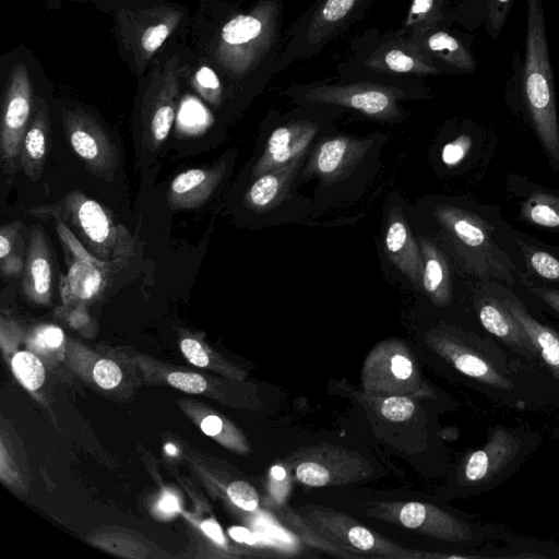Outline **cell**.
<instances>
[{
	"label": "cell",
	"mask_w": 559,
	"mask_h": 559,
	"mask_svg": "<svg viewBox=\"0 0 559 559\" xmlns=\"http://www.w3.org/2000/svg\"><path fill=\"white\" fill-rule=\"evenodd\" d=\"M211 2L194 53L213 66L234 96L258 93L276 74L285 44L284 0Z\"/></svg>",
	"instance_id": "1"
},
{
	"label": "cell",
	"mask_w": 559,
	"mask_h": 559,
	"mask_svg": "<svg viewBox=\"0 0 559 559\" xmlns=\"http://www.w3.org/2000/svg\"><path fill=\"white\" fill-rule=\"evenodd\" d=\"M430 349L486 399L526 411L550 404L536 373L485 332L440 324L425 336Z\"/></svg>",
	"instance_id": "2"
},
{
	"label": "cell",
	"mask_w": 559,
	"mask_h": 559,
	"mask_svg": "<svg viewBox=\"0 0 559 559\" xmlns=\"http://www.w3.org/2000/svg\"><path fill=\"white\" fill-rule=\"evenodd\" d=\"M433 216L462 273L475 281H498L515 287L527 280L523 254L496 205L441 203Z\"/></svg>",
	"instance_id": "3"
},
{
	"label": "cell",
	"mask_w": 559,
	"mask_h": 559,
	"mask_svg": "<svg viewBox=\"0 0 559 559\" xmlns=\"http://www.w3.org/2000/svg\"><path fill=\"white\" fill-rule=\"evenodd\" d=\"M524 53L514 51L508 100L522 112L549 167L559 171V117L543 0H525Z\"/></svg>",
	"instance_id": "4"
},
{
	"label": "cell",
	"mask_w": 559,
	"mask_h": 559,
	"mask_svg": "<svg viewBox=\"0 0 559 559\" xmlns=\"http://www.w3.org/2000/svg\"><path fill=\"white\" fill-rule=\"evenodd\" d=\"M282 95L298 105L345 108L372 119L394 121L404 116L401 100L426 97L428 91L420 78L356 79L294 85Z\"/></svg>",
	"instance_id": "5"
},
{
	"label": "cell",
	"mask_w": 559,
	"mask_h": 559,
	"mask_svg": "<svg viewBox=\"0 0 559 559\" xmlns=\"http://www.w3.org/2000/svg\"><path fill=\"white\" fill-rule=\"evenodd\" d=\"M112 9L119 52L139 80L189 20L183 7L166 0H123Z\"/></svg>",
	"instance_id": "6"
},
{
	"label": "cell",
	"mask_w": 559,
	"mask_h": 559,
	"mask_svg": "<svg viewBox=\"0 0 559 559\" xmlns=\"http://www.w3.org/2000/svg\"><path fill=\"white\" fill-rule=\"evenodd\" d=\"M338 81L441 75L447 72L424 57L400 28L370 27L355 36L347 57L337 66Z\"/></svg>",
	"instance_id": "7"
},
{
	"label": "cell",
	"mask_w": 559,
	"mask_h": 559,
	"mask_svg": "<svg viewBox=\"0 0 559 559\" xmlns=\"http://www.w3.org/2000/svg\"><path fill=\"white\" fill-rule=\"evenodd\" d=\"M542 441L540 433L524 426L489 427L485 444L471 451L457 467L456 489L461 495L491 491L514 475Z\"/></svg>",
	"instance_id": "8"
},
{
	"label": "cell",
	"mask_w": 559,
	"mask_h": 559,
	"mask_svg": "<svg viewBox=\"0 0 559 559\" xmlns=\"http://www.w3.org/2000/svg\"><path fill=\"white\" fill-rule=\"evenodd\" d=\"M27 213L64 222L91 253L118 267L134 254V239L127 227L107 207L79 190Z\"/></svg>",
	"instance_id": "9"
},
{
	"label": "cell",
	"mask_w": 559,
	"mask_h": 559,
	"mask_svg": "<svg viewBox=\"0 0 559 559\" xmlns=\"http://www.w3.org/2000/svg\"><path fill=\"white\" fill-rule=\"evenodd\" d=\"M43 73L27 49L19 47L2 57L0 153L7 174L21 168V145L39 95L36 93L37 79Z\"/></svg>",
	"instance_id": "10"
},
{
	"label": "cell",
	"mask_w": 559,
	"mask_h": 559,
	"mask_svg": "<svg viewBox=\"0 0 559 559\" xmlns=\"http://www.w3.org/2000/svg\"><path fill=\"white\" fill-rule=\"evenodd\" d=\"M374 1L313 0L287 31L276 73L319 55L333 39L361 20Z\"/></svg>",
	"instance_id": "11"
},
{
	"label": "cell",
	"mask_w": 559,
	"mask_h": 559,
	"mask_svg": "<svg viewBox=\"0 0 559 559\" xmlns=\"http://www.w3.org/2000/svg\"><path fill=\"white\" fill-rule=\"evenodd\" d=\"M369 516L400 524L419 534L451 544L480 546L506 536L499 528L465 521L444 509L417 501H382L366 511Z\"/></svg>",
	"instance_id": "12"
},
{
	"label": "cell",
	"mask_w": 559,
	"mask_h": 559,
	"mask_svg": "<svg viewBox=\"0 0 559 559\" xmlns=\"http://www.w3.org/2000/svg\"><path fill=\"white\" fill-rule=\"evenodd\" d=\"M183 50L177 43L163 51L141 79L140 122L143 138L152 150L169 135L180 88Z\"/></svg>",
	"instance_id": "13"
},
{
	"label": "cell",
	"mask_w": 559,
	"mask_h": 559,
	"mask_svg": "<svg viewBox=\"0 0 559 559\" xmlns=\"http://www.w3.org/2000/svg\"><path fill=\"white\" fill-rule=\"evenodd\" d=\"M297 512L316 534L350 556L392 559L431 556L404 548L367 528L348 514L329 507L308 504Z\"/></svg>",
	"instance_id": "14"
},
{
	"label": "cell",
	"mask_w": 559,
	"mask_h": 559,
	"mask_svg": "<svg viewBox=\"0 0 559 559\" xmlns=\"http://www.w3.org/2000/svg\"><path fill=\"white\" fill-rule=\"evenodd\" d=\"M471 302L479 328L514 358L532 369L540 381L539 358L535 347L520 323L503 306L489 281H475Z\"/></svg>",
	"instance_id": "15"
},
{
	"label": "cell",
	"mask_w": 559,
	"mask_h": 559,
	"mask_svg": "<svg viewBox=\"0 0 559 559\" xmlns=\"http://www.w3.org/2000/svg\"><path fill=\"white\" fill-rule=\"evenodd\" d=\"M292 457L297 479L310 487L359 481L374 472L361 454L338 445L306 448Z\"/></svg>",
	"instance_id": "16"
},
{
	"label": "cell",
	"mask_w": 559,
	"mask_h": 559,
	"mask_svg": "<svg viewBox=\"0 0 559 559\" xmlns=\"http://www.w3.org/2000/svg\"><path fill=\"white\" fill-rule=\"evenodd\" d=\"M507 310L525 331L539 358V378L550 403L559 405V331L538 320L514 288L489 281Z\"/></svg>",
	"instance_id": "17"
},
{
	"label": "cell",
	"mask_w": 559,
	"mask_h": 559,
	"mask_svg": "<svg viewBox=\"0 0 559 559\" xmlns=\"http://www.w3.org/2000/svg\"><path fill=\"white\" fill-rule=\"evenodd\" d=\"M61 121L72 150L87 170L103 180L114 181L118 151L96 118L82 107H66Z\"/></svg>",
	"instance_id": "18"
},
{
	"label": "cell",
	"mask_w": 559,
	"mask_h": 559,
	"mask_svg": "<svg viewBox=\"0 0 559 559\" xmlns=\"http://www.w3.org/2000/svg\"><path fill=\"white\" fill-rule=\"evenodd\" d=\"M362 384L372 393L406 396L425 393L408 349L399 341H385L370 353L362 370Z\"/></svg>",
	"instance_id": "19"
},
{
	"label": "cell",
	"mask_w": 559,
	"mask_h": 559,
	"mask_svg": "<svg viewBox=\"0 0 559 559\" xmlns=\"http://www.w3.org/2000/svg\"><path fill=\"white\" fill-rule=\"evenodd\" d=\"M418 51L447 74H468L476 70L474 36L451 27H437L408 37Z\"/></svg>",
	"instance_id": "20"
},
{
	"label": "cell",
	"mask_w": 559,
	"mask_h": 559,
	"mask_svg": "<svg viewBox=\"0 0 559 559\" xmlns=\"http://www.w3.org/2000/svg\"><path fill=\"white\" fill-rule=\"evenodd\" d=\"M318 131L319 123L304 117L276 127L252 169V176L257 178L301 157Z\"/></svg>",
	"instance_id": "21"
},
{
	"label": "cell",
	"mask_w": 559,
	"mask_h": 559,
	"mask_svg": "<svg viewBox=\"0 0 559 559\" xmlns=\"http://www.w3.org/2000/svg\"><path fill=\"white\" fill-rule=\"evenodd\" d=\"M66 253L67 272L60 276V295L67 306L95 298L105 287L108 274L118 269L99 260L86 248L79 253Z\"/></svg>",
	"instance_id": "22"
},
{
	"label": "cell",
	"mask_w": 559,
	"mask_h": 559,
	"mask_svg": "<svg viewBox=\"0 0 559 559\" xmlns=\"http://www.w3.org/2000/svg\"><path fill=\"white\" fill-rule=\"evenodd\" d=\"M513 177L508 180V187L519 198L516 219L559 235V192L518 175Z\"/></svg>",
	"instance_id": "23"
},
{
	"label": "cell",
	"mask_w": 559,
	"mask_h": 559,
	"mask_svg": "<svg viewBox=\"0 0 559 559\" xmlns=\"http://www.w3.org/2000/svg\"><path fill=\"white\" fill-rule=\"evenodd\" d=\"M22 287L35 302L48 304L52 290V259L48 239L38 225L31 228L25 252Z\"/></svg>",
	"instance_id": "24"
},
{
	"label": "cell",
	"mask_w": 559,
	"mask_h": 559,
	"mask_svg": "<svg viewBox=\"0 0 559 559\" xmlns=\"http://www.w3.org/2000/svg\"><path fill=\"white\" fill-rule=\"evenodd\" d=\"M224 169V163H222L212 168H192L177 175L168 191L169 206L173 210L201 206L221 182Z\"/></svg>",
	"instance_id": "25"
},
{
	"label": "cell",
	"mask_w": 559,
	"mask_h": 559,
	"mask_svg": "<svg viewBox=\"0 0 559 559\" xmlns=\"http://www.w3.org/2000/svg\"><path fill=\"white\" fill-rule=\"evenodd\" d=\"M423 257L421 287L429 299L440 308L454 301L453 275L444 251L427 238H419Z\"/></svg>",
	"instance_id": "26"
},
{
	"label": "cell",
	"mask_w": 559,
	"mask_h": 559,
	"mask_svg": "<svg viewBox=\"0 0 559 559\" xmlns=\"http://www.w3.org/2000/svg\"><path fill=\"white\" fill-rule=\"evenodd\" d=\"M385 252L391 262L415 286L421 285L423 257L404 217L393 214L389 221L384 236Z\"/></svg>",
	"instance_id": "27"
},
{
	"label": "cell",
	"mask_w": 559,
	"mask_h": 559,
	"mask_svg": "<svg viewBox=\"0 0 559 559\" xmlns=\"http://www.w3.org/2000/svg\"><path fill=\"white\" fill-rule=\"evenodd\" d=\"M49 107L44 95H38L36 105L24 133L20 167L32 181L40 178L47 156L49 139Z\"/></svg>",
	"instance_id": "28"
},
{
	"label": "cell",
	"mask_w": 559,
	"mask_h": 559,
	"mask_svg": "<svg viewBox=\"0 0 559 559\" xmlns=\"http://www.w3.org/2000/svg\"><path fill=\"white\" fill-rule=\"evenodd\" d=\"M513 0H453L452 20L469 31L480 25L491 39L500 36Z\"/></svg>",
	"instance_id": "29"
},
{
	"label": "cell",
	"mask_w": 559,
	"mask_h": 559,
	"mask_svg": "<svg viewBox=\"0 0 559 559\" xmlns=\"http://www.w3.org/2000/svg\"><path fill=\"white\" fill-rule=\"evenodd\" d=\"M368 145L347 136L329 138L314 152L311 171L325 180L336 179L359 160Z\"/></svg>",
	"instance_id": "30"
},
{
	"label": "cell",
	"mask_w": 559,
	"mask_h": 559,
	"mask_svg": "<svg viewBox=\"0 0 559 559\" xmlns=\"http://www.w3.org/2000/svg\"><path fill=\"white\" fill-rule=\"evenodd\" d=\"M302 160L298 159L257 177L245 195V203L255 211H265L277 205L285 197Z\"/></svg>",
	"instance_id": "31"
},
{
	"label": "cell",
	"mask_w": 559,
	"mask_h": 559,
	"mask_svg": "<svg viewBox=\"0 0 559 559\" xmlns=\"http://www.w3.org/2000/svg\"><path fill=\"white\" fill-rule=\"evenodd\" d=\"M514 236L524 258L527 280L559 286V248L515 228Z\"/></svg>",
	"instance_id": "32"
},
{
	"label": "cell",
	"mask_w": 559,
	"mask_h": 559,
	"mask_svg": "<svg viewBox=\"0 0 559 559\" xmlns=\"http://www.w3.org/2000/svg\"><path fill=\"white\" fill-rule=\"evenodd\" d=\"M194 59H186L181 64V76L188 79L193 90L209 104L222 106L226 96H234L221 74L213 66L193 52Z\"/></svg>",
	"instance_id": "33"
},
{
	"label": "cell",
	"mask_w": 559,
	"mask_h": 559,
	"mask_svg": "<svg viewBox=\"0 0 559 559\" xmlns=\"http://www.w3.org/2000/svg\"><path fill=\"white\" fill-rule=\"evenodd\" d=\"M453 0H411L408 11L399 27L407 37L437 27H451Z\"/></svg>",
	"instance_id": "34"
},
{
	"label": "cell",
	"mask_w": 559,
	"mask_h": 559,
	"mask_svg": "<svg viewBox=\"0 0 559 559\" xmlns=\"http://www.w3.org/2000/svg\"><path fill=\"white\" fill-rule=\"evenodd\" d=\"M21 219L0 228V269L5 276H19L24 270Z\"/></svg>",
	"instance_id": "35"
},
{
	"label": "cell",
	"mask_w": 559,
	"mask_h": 559,
	"mask_svg": "<svg viewBox=\"0 0 559 559\" xmlns=\"http://www.w3.org/2000/svg\"><path fill=\"white\" fill-rule=\"evenodd\" d=\"M489 136V132L476 127L474 132L467 130L447 142L441 150V162L448 168H456L467 160L474 151L480 148V140Z\"/></svg>",
	"instance_id": "36"
},
{
	"label": "cell",
	"mask_w": 559,
	"mask_h": 559,
	"mask_svg": "<svg viewBox=\"0 0 559 559\" xmlns=\"http://www.w3.org/2000/svg\"><path fill=\"white\" fill-rule=\"evenodd\" d=\"M12 370L16 379L28 390L38 389L45 380V368L29 352H19L12 359Z\"/></svg>",
	"instance_id": "37"
},
{
	"label": "cell",
	"mask_w": 559,
	"mask_h": 559,
	"mask_svg": "<svg viewBox=\"0 0 559 559\" xmlns=\"http://www.w3.org/2000/svg\"><path fill=\"white\" fill-rule=\"evenodd\" d=\"M280 514L282 519L288 523V525L295 530V532L306 542L311 544L314 547H318L322 550L329 551L337 557H346L350 558L349 554L338 549L337 547L333 546L322 537H320L318 534H316L302 520L300 514L295 511L290 510L287 507H284L280 510Z\"/></svg>",
	"instance_id": "38"
},
{
	"label": "cell",
	"mask_w": 559,
	"mask_h": 559,
	"mask_svg": "<svg viewBox=\"0 0 559 559\" xmlns=\"http://www.w3.org/2000/svg\"><path fill=\"white\" fill-rule=\"evenodd\" d=\"M380 412L391 421H405L415 412L414 402L406 395H391L382 400Z\"/></svg>",
	"instance_id": "39"
},
{
	"label": "cell",
	"mask_w": 559,
	"mask_h": 559,
	"mask_svg": "<svg viewBox=\"0 0 559 559\" xmlns=\"http://www.w3.org/2000/svg\"><path fill=\"white\" fill-rule=\"evenodd\" d=\"M521 285L549 312L559 317V287L534 280H526Z\"/></svg>",
	"instance_id": "40"
},
{
	"label": "cell",
	"mask_w": 559,
	"mask_h": 559,
	"mask_svg": "<svg viewBox=\"0 0 559 559\" xmlns=\"http://www.w3.org/2000/svg\"><path fill=\"white\" fill-rule=\"evenodd\" d=\"M227 495L231 502L245 511H254L259 507L257 490L243 480H235L227 487Z\"/></svg>",
	"instance_id": "41"
},
{
	"label": "cell",
	"mask_w": 559,
	"mask_h": 559,
	"mask_svg": "<svg viewBox=\"0 0 559 559\" xmlns=\"http://www.w3.org/2000/svg\"><path fill=\"white\" fill-rule=\"evenodd\" d=\"M93 376L96 383L103 389L117 386L122 378L119 366L110 359H100L94 367Z\"/></svg>",
	"instance_id": "42"
},
{
	"label": "cell",
	"mask_w": 559,
	"mask_h": 559,
	"mask_svg": "<svg viewBox=\"0 0 559 559\" xmlns=\"http://www.w3.org/2000/svg\"><path fill=\"white\" fill-rule=\"evenodd\" d=\"M170 385L178 388L187 393L198 394L206 389V381L197 373L171 372L167 378Z\"/></svg>",
	"instance_id": "43"
},
{
	"label": "cell",
	"mask_w": 559,
	"mask_h": 559,
	"mask_svg": "<svg viewBox=\"0 0 559 559\" xmlns=\"http://www.w3.org/2000/svg\"><path fill=\"white\" fill-rule=\"evenodd\" d=\"M64 340V335L61 329L53 325H45L39 328L33 337L34 344L38 348H57Z\"/></svg>",
	"instance_id": "44"
},
{
	"label": "cell",
	"mask_w": 559,
	"mask_h": 559,
	"mask_svg": "<svg viewBox=\"0 0 559 559\" xmlns=\"http://www.w3.org/2000/svg\"><path fill=\"white\" fill-rule=\"evenodd\" d=\"M180 347L190 362L199 367L207 366L209 356L198 341L189 337L183 338Z\"/></svg>",
	"instance_id": "45"
},
{
	"label": "cell",
	"mask_w": 559,
	"mask_h": 559,
	"mask_svg": "<svg viewBox=\"0 0 559 559\" xmlns=\"http://www.w3.org/2000/svg\"><path fill=\"white\" fill-rule=\"evenodd\" d=\"M201 429L207 436H217L223 429V421L218 416L210 415L201 421Z\"/></svg>",
	"instance_id": "46"
},
{
	"label": "cell",
	"mask_w": 559,
	"mask_h": 559,
	"mask_svg": "<svg viewBox=\"0 0 559 559\" xmlns=\"http://www.w3.org/2000/svg\"><path fill=\"white\" fill-rule=\"evenodd\" d=\"M201 528L209 537H211L217 544H225V538L222 528L214 520H206L202 522Z\"/></svg>",
	"instance_id": "47"
},
{
	"label": "cell",
	"mask_w": 559,
	"mask_h": 559,
	"mask_svg": "<svg viewBox=\"0 0 559 559\" xmlns=\"http://www.w3.org/2000/svg\"><path fill=\"white\" fill-rule=\"evenodd\" d=\"M158 510L164 514H174L179 510V503L177 498L169 493L165 492L163 497L158 501Z\"/></svg>",
	"instance_id": "48"
},
{
	"label": "cell",
	"mask_w": 559,
	"mask_h": 559,
	"mask_svg": "<svg viewBox=\"0 0 559 559\" xmlns=\"http://www.w3.org/2000/svg\"><path fill=\"white\" fill-rule=\"evenodd\" d=\"M229 535L239 543L255 544V536L247 528L234 526L228 531Z\"/></svg>",
	"instance_id": "49"
},
{
	"label": "cell",
	"mask_w": 559,
	"mask_h": 559,
	"mask_svg": "<svg viewBox=\"0 0 559 559\" xmlns=\"http://www.w3.org/2000/svg\"><path fill=\"white\" fill-rule=\"evenodd\" d=\"M165 450H166V452H167L168 454H170V455H176V453H177V449H176V447H175V445H173V444H170V443H168V444H166V445H165Z\"/></svg>",
	"instance_id": "50"
},
{
	"label": "cell",
	"mask_w": 559,
	"mask_h": 559,
	"mask_svg": "<svg viewBox=\"0 0 559 559\" xmlns=\"http://www.w3.org/2000/svg\"><path fill=\"white\" fill-rule=\"evenodd\" d=\"M87 1H93L94 3H100V2L108 1V0H87Z\"/></svg>",
	"instance_id": "51"
}]
</instances>
